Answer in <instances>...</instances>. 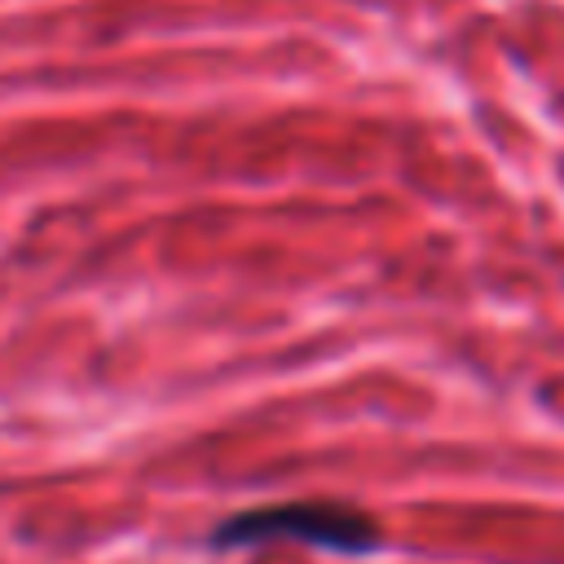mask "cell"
I'll list each match as a JSON object with an SVG mask.
<instances>
[{
  "mask_svg": "<svg viewBox=\"0 0 564 564\" xmlns=\"http://www.w3.org/2000/svg\"><path fill=\"white\" fill-rule=\"evenodd\" d=\"M207 542L216 551H238V546H260V542H304V546H322L335 555H370L383 546V529L361 507L300 498V502H269V507L234 511L212 529Z\"/></svg>",
  "mask_w": 564,
  "mask_h": 564,
  "instance_id": "cell-1",
  "label": "cell"
}]
</instances>
